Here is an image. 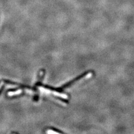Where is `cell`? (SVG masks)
Instances as JSON below:
<instances>
[{"mask_svg": "<svg viewBox=\"0 0 134 134\" xmlns=\"http://www.w3.org/2000/svg\"><path fill=\"white\" fill-rule=\"evenodd\" d=\"M51 93L55 96H57V97H59L62 98L63 99H68V96H67L66 94H64V93H60V92H58L57 91H51Z\"/></svg>", "mask_w": 134, "mask_h": 134, "instance_id": "1", "label": "cell"}, {"mask_svg": "<svg viewBox=\"0 0 134 134\" xmlns=\"http://www.w3.org/2000/svg\"><path fill=\"white\" fill-rule=\"evenodd\" d=\"M22 92H23V91L21 90H18L15 91H10L7 93V95L8 96H10V97H11V96L19 95L22 93Z\"/></svg>", "mask_w": 134, "mask_h": 134, "instance_id": "2", "label": "cell"}, {"mask_svg": "<svg viewBox=\"0 0 134 134\" xmlns=\"http://www.w3.org/2000/svg\"><path fill=\"white\" fill-rule=\"evenodd\" d=\"M39 89L41 92H43V93H44L45 94H49L51 93V91L50 90L45 88L43 87H39Z\"/></svg>", "mask_w": 134, "mask_h": 134, "instance_id": "3", "label": "cell"}, {"mask_svg": "<svg viewBox=\"0 0 134 134\" xmlns=\"http://www.w3.org/2000/svg\"><path fill=\"white\" fill-rule=\"evenodd\" d=\"M46 132H47V133H49V134H52V133H60V132H58V131H54V130H48L46 131Z\"/></svg>", "mask_w": 134, "mask_h": 134, "instance_id": "4", "label": "cell"}]
</instances>
